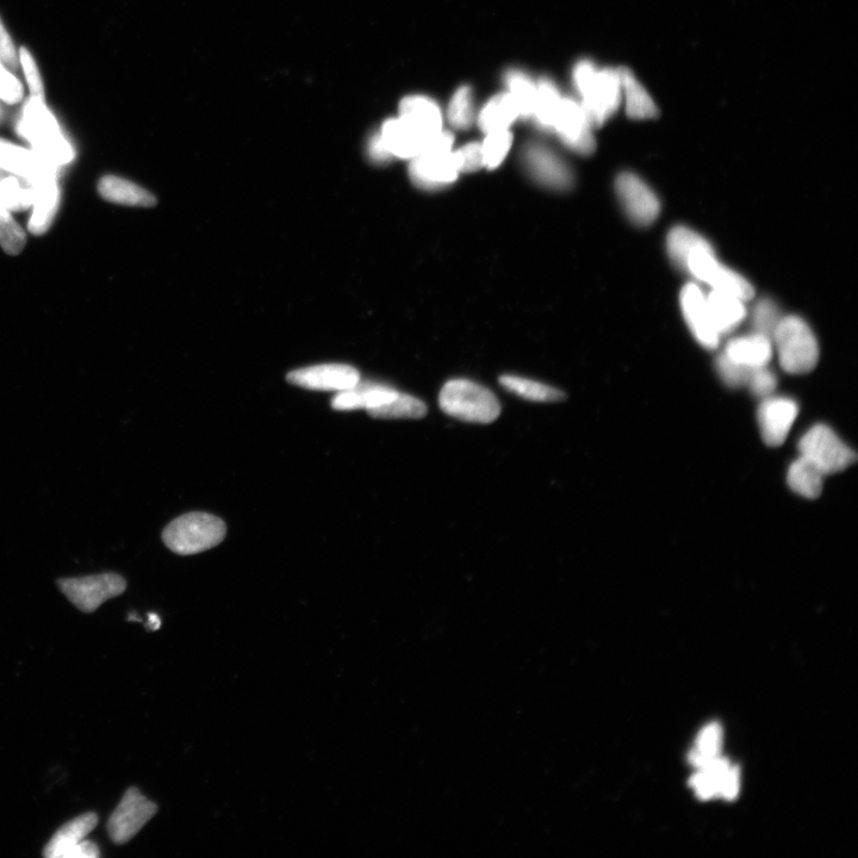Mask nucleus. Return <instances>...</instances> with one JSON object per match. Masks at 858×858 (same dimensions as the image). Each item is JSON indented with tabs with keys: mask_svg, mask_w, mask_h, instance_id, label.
Here are the masks:
<instances>
[{
	"mask_svg": "<svg viewBox=\"0 0 858 858\" xmlns=\"http://www.w3.org/2000/svg\"><path fill=\"white\" fill-rule=\"evenodd\" d=\"M572 80L593 128L601 127L617 113L623 102L618 70H599L592 61L582 60L575 66Z\"/></svg>",
	"mask_w": 858,
	"mask_h": 858,
	"instance_id": "nucleus-1",
	"label": "nucleus"
},
{
	"mask_svg": "<svg viewBox=\"0 0 858 858\" xmlns=\"http://www.w3.org/2000/svg\"><path fill=\"white\" fill-rule=\"evenodd\" d=\"M17 132L49 163L61 167L74 158L73 148L62 134L57 118L41 98L31 96L28 99L17 123Z\"/></svg>",
	"mask_w": 858,
	"mask_h": 858,
	"instance_id": "nucleus-2",
	"label": "nucleus"
},
{
	"mask_svg": "<svg viewBox=\"0 0 858 858\" xmlns=\"http://www.w3.org/2000/svg\"><path fill=\"white\" fill-rule=\"evenodd\" d=\"M440 408L447 415L471 424H491L499 419L500 402L487 388L469 379H452L439 395Z\"/></svg>",
	"mask_w": 858,
	"mask_h": 858,
	"instance_id": "nucleus-3",
	"label": "nucleus"
},
{
	"mask_svg": "<svg viewBox=\"0 0 858 858\" xmlns=\"http://www.w3.org/2000/svg\"><path fill=\"white\" fill-rule=\"evenodd\" d=\"M225 521L213 514L189 513L179 516L163 532L164 543L177 555H196L213 549L226 538Z\"/></svg>",
	"mask_w": 858,
	"mask_h": 858,
	"instance_id": "nucleus-4",
	"label": "nucleus"
},
{
	"mask_svg": "<svg viewBox=\"0 0 858 858\" xmlns=\"http://www.w3.org/2000/svg\"><path fill=\"white\" fill-rule=\"evenodd\" d=\"M781 368L792 375H804L819 362V345L810 326L798 316H783L773 338Z\"/></svg>",
	"mask_w": 858,
	"mask_h": 858,
	"instance_id": "nucleus-5",
	"label": "nucleus"
},
{
	"mask_svg": "<svg viewBox=\"0 0 858 858\" xmlns=\"http://www.w3.org/2000/svg\"><path fill=\"white\" fill-rule=\"evenodd\" d=\"M683 272L694 277L696 281L707 284L711 290L727 292L744 301L751 300L755 295L754 286L748 279L720 263L714 248L707 240L690 252Z\"/></svg>",
	"mask_w": 858,
	"mask_h": 858,
	"instance_id": "nucleus-6",
	"label": "nucleus"
},
{
	"mask_svg": "<svg viewBox=\"0 0 858 858\" xmlns=\"http://www.w3.org/2000/svg\"><path fill=\"white\" fill-rule=\"evenodd\" d=\"M801 457L810 460L825 476L838 474L856 462V453L832 428L816 425L808 429L798 445Z\"/></svg>",
	"mask_w": 858,
	"mask_h": 858,
	"instance_id": "nucleus-7",
	"label": "nucleus"
},
{
	"mask_svg": "<svg viewBox=\"0 0 858 858\" xmlns=\"http://www.w3.org/2000/svg\"><path fill=\"white\" fill-rule=\"evenodd\" d=\"M58 586L79 611L93 613L105 601L122 595L127 588V582L115 572H105L93 576L65 578L58 582Z\"/></svg>",
	"mask_w": 858,
	"mask_h": 858,
	"instance_id": "nucleus-8",
	"label": "nucleus"
},
{
	"mask_svg": "<svg viewBox=\"0 0 858 858\" xmlns=\"http://www.w3.org/2000/svg\"><path fill=\"white\" fill-rule=\"evenodd\" d=\"M521 158L528 176L546 189L568 191L575 183L574 172L567 161L544 143H527Z\"/></svg>",
	"mask_w": 858,
	"mask_h": 858,
	"instance_id": "nucleus-9",
	"label": "nucleus"
},
{
	"mask_svg": "<svg viewBox=\"0 0 858 858\" xmlns=\"http://www.w3.org/2000/svg\"><path fill=\"white\" fill-rule=\"evenodd\" d=\"M98 816L95 812L84 813L62 825L43 849L47 858H98V845L86 841L87 835L96 828Z\"/></svg>",
	"mask_w": 858,
	"mask_h": 858,
	"instance_id": "nucleus-10",
	"label": "nucleus"
},
{
	"mask_svg": "<svg viewBox=\"0 0 858 858\" xmlns=\"http://www.w3.org/2000/svg\"><path fill=\"white\" fill-rule=\"evenodd\" d=\"M158 812L157 804L147 799L138 788H129L108 820V833L115 844H126Z\"/></svg>",
	"mask_w": 858,
	"mask_h": 858,
	"instance_id": "nucleus-11",
	"label": "nucleus"
},
{
	"mask_svg": "<svg viewBox=\"0 0 858 858\" xmlns=\"http://www.w3.org/2000/svg\"><path fill=\"white\" fill-rule=\"evenodd\" d=\"M459 166L452 149H426L424 153L410 160L409 177L421 190L435 191L455 183L459 176Z\"/></svg>",
	"mask_w": 858,
	"mask_h": 858,
	"instance_id": "nucleus-12",
	"label": "nucleus"
},
{
	"mask_svg": "<svg viewBox=\"0 0 858 858\" xmlns=\"http://www.w3.org/2000/svg\"><path fill=\"white\" fill-rule=\"evenodd\" d=\"M615 191L629 220L639 227H648L661 213V203L654 190L632 172L619 174Z\"/></svg>",
	"mask_w": 858,
	"mask_h": 858,
	"instance_id": "nucleus-13",
	"label": "nucleus"
},
{
	"mask_svg": "<svg viewBox=\"0 0 858 858\" xmlns=\"http://www.w3.org/2000/svg\"><path fill=\"white\" fill-rule=\"evenodd\" d=\"M593 129L582 104L574 98L563 97L552 128L563 145L577 154H593L596 147Z\"/></svg>",
	"mask_w": 858,
	"mask_h": 858,
	"instance_id": "nucleus-14",
	"label": "nucleus"
},
{
	"mask_svg": "<svg viewBox=\"0 0 858 858\" xmlns=\"http://www.w3.org/2000/svg\"><path fill=\"white\" fill-rule=\"evenodd\" d=\"M689 786L701 800H733L741 789V773L736 766L720 756L706 766L696 769L695 774L690 777Z\"/></svg>",
	"mask_w": 858,
	"mask_h": 858,
	"instance_id": "nucleus-15",
	"label": "nucleus"
},
{
	"mask_svg": "<svg viewBox=\"0 0 858 858\" xmlns=\"http://www.w3.org/2000/svg\"><path fill=\"white\" fill-rule=\"evenodd\" d=\"M798 415V403L788 397L773 395L761 400L757 421L764 443L770 447L785 443Z\"/></svg>",
	"mask_w": 858,
	"mask_h": 858,
	"instance_id": "nucleus-16",
	"label": "nucleus"
},
{
	"mask_svg": "<svg viewBox=\"0 0 858 858\" xmlns=\"http://www.w3.org/2000/svg\"><path fill=\"white\" fill-rule=\"evenodd\" d=\"M286 379L290 384L304 389L340 393L356 387L360 373L350 365L323 364L291 371Z\"/></svg>",
	"mask_w": 858,
	"mask_h": 858,
	"instance_id": "nucleus-17",
	"label": "nucleus"
},
{
	"mask_svg": "<svg viewBox=\"0 0 858 858\" xmlns=\"http://www.w3.org/2000/svg\"><path fill=\"white\" fill-rule=\"evenodd\" d=\"M680 304L690 332L698 343L707 350L718 348L721 335L713 325L704 291L695 283H688L681 291Z\"/></svg>",
	"mask_w": 858,
	"mask_h": 858,
	"instance_id": "nucleus-18",
	"label": "nucleus"
},
{
	"mask_svg": "<svg viewBox=\"0 0 858 858\" xmlns=\"http://www.w3.org/2000/svg\"><path fill=\"white\" fill-rule=\"evenodd\" d=\"M0 170L35 182L41 178L59 177L60 167L49 163L35 151L0 139Z\"/></svg>",
	"mask_w": 858,
	"mask_h": 858,
	"instance_id": "nucleus-19",
	"label": "nucleus"
},
{
	"mask_svg": "<svg viewBox=\"0 0 858 858\" xmlns=\"http://www.w3.org/2000/svg\"><path fill=\"white\" fill-rule=\"evenodd\" d=\"M379 133L393 158L400 159L412 160L418 157L433 139L402 117L385 122Z\"/></svg>",
	"mask_w": 858,
	"mask_h": 858,
	"instance_id": "nucleus-20",
	"label": "nucleus"
},
{
	"mask_svg": "<svg viewBox=\"0 0 858 858\" xmlns=\"http://www.w3.org/2000/svg\"><path fill=\"white\" fill-rule=\"evenodd\" d=\"M34 191V201L31 208L33 214L28 223L29 232L34 235H43L51 228L58 213L60 204V190L58 177H46L31 182Z\"/></svg>",
	"mask_w": 858,
	"mask_h": 858,
	"instance_id": "nucleus-21",
	"label": "nucleus"
},
{
	"mask_svg": "<svg viewBox=\"0 0 858 858\" xmlns=\"http://www.w3.org/2000/svg\"><path fill=\"white\" fill-rule=\"evenodd\" d=\"M727 358L749 369L768 366L773 358V341L763 335L751 333L744 337L733 338L726 344L723 352Z\"/></svg>",
	"mask_w": 858,
	"mask_h": 858,
	"instance_id": "nucleus-22",
	"label": "nucleus"
},
{
	"mask_svg": "<svg viewBox=\"0 0 858 858\" xmlns=\"http://www.w3.org/2000/svg\"><path fill=\"white\" fill-rule=\"evenodd\" d=\"M706 301L713 325L721 338L741 325L746 317L745 301L735 295L711 290L706 295Z\"/></svg>",
	"mask_w": 858,
	"mask_h": 858,
	"instance_id": "nucleus-23",
	"label": "nucleus"
},
{
	"mask_svg": "<svg viewBox=\"0 0 858 858\" xmlns=\"http://www.w3.org/2000/svg\"><path fill=\"white\" fill-rule=\"evenodd\" d=\"M400 117L429 138H434L443 130V115L439 105L425 96L404 98L400 105Z\"/></svg>",
	"mask_w": 858,
	"mask_h": 858,
	"instance_id": "nucleus-24",
	"label": "nucleus"
},
{
	"mask_svg": "<svg viewBox=\"0 0 858 858\" xmlns=\"http://www.w3.org/2000/svg\"><path fill=\"white\" fill-rule=\"evenodd\" d=\"M621 83V98L625 103L626 114L633 120H651L658 116L654 99L634 74L625 67L618 68Z\"/></svg>",
	"mask_w": 858,
	"mask_h": 858,
	"instance_id": "nucleus-25",
	"label": "nucleus"
},
{
	"mask_svg": "<svg viewBox=\"0 0 858 858\" xmlns=\"http://www.w3.org/2000/svg\"><path fill=\"white\" fill-rule=\"evenodd\" d=\"M99 194L111 203L130 205V207H154L157 198L141 186L129 180L115 176H107L98 184Z\"/></svg>",
	"mask_w": 858,
	"mask_h": 858,
	"instance_id": "nucleus-26",
	"label": "nucleus"
},
{
	"mask_svg": "<svg viewBox=\"0 0 858 858\" xmlns=\"http://www.w3.org/2000/svg\"><path fill=\"white\" fill-rule=\"evenodd\" d=\"M519 118V111L512 96L509 93H500L484 105L478 114L477 123L482 132L489 134L507 130Z\"/></svg>",
	"mask_w": 858,
	"mask_h": 858,
	"instance_id": "nucleus-27",
	"label": "nucleus"
},
{
	"mask_svg": "<svg viewBox=\"0 0 858 858\" xmlns=\"http://www.w3.org/2000/svg\"><path fill=\"white\" fill-rule=\"evenodd\" d=\"M826 476L810 460L799 456L789 466L787 482L795 494L805 499H817L822 494Z\"/></svg>",
	"mask_w": 858,
	"mask_h": 858,
	"instance_id": "nucleus-28",
	"label": "nucleus"
},
{
	"mask_svg": "<svg viewBox=\"0 0 858 858\" xmlns=\"http://www.w3.org/2000/svg\"><path fill=\"white\" fill-rule=\"evenodd\" d=\"M563 97L552 80L544 78L537 84L536 102H534L533 120L544 132H552L553 122Z\"/></svg>",
	"mask_w": 858,
	"mask_h": 858,
	"instance_id": "nucleus-29",
	"label": "nucleus"
},
{
	"mask_svg": "<svg viewBox=\"0 0 858 858\" xmlns=\"http://www.w3.org/2000/svg\"><path fill=\"white\" fill-rule=\"evenodd\" d=\"M33 201L31 182L0 170V207L9 211H24L31 208Z\"/></svg>",
	"mask_w": 858,
	"mask_h": 858,
	"instance_id": "nucleus-30",
	"label": "nucleus"
},
{
	"mask_svg": "<svg viewBox=\"0 0 858 858\" xmlns=\"http://www.w3.org/2000/svg\"><path fill=\"white\" fill-rule=\"evenodd\" d=\"M723 742V727L717 723L705 726L696 738L694 748L689 752V763L695 769L706 766L721 756Z\"/></svg>",
	"mask_w": 858,
	"mask_h": 858,
	"instance_id": "nucleus-31",
	"label": "nucleus"
},
{
	"mask_svg": "<svg viewBox=\"0 0 858 858\" xmlns=\"http://www.w3.org/2000/svg\"><path fill=\"white\" fill-rule=\"evenodd\" d=\"M500 384L503 388L521 399L533 402H559L565 399L562 390L549 387V385L532 381L518 376H502Z\"/></svg>",
	"mask_w": 858,
	"mask_h": 858,
	"instance_id": "nucleus-32",
	"label": "nucleus"
},
{
	"mask_svg": "<svg viewBox=\"0 0 858 858\" xmlns=\"http://www.w3.org/2000/svg\"><path fill=\"white\" fill-rule=\"evenodd\" d=\"M508 93L514 99L521 120H530L536 102L537 85L525 72L511 70L506 74Z\"/></svg>",
	"mask_w": 858,
	"mask_h": 858,
	"instance_id": "nucleus-33",
	"label": "nucleus"
},
{
	"mask_svg": "<svg viewBox=\"0 0 858 858\" xmlns=\"http://www.w3.org/2000/svg\"><path fill=\"white\" fill-rule=\"evenodd\" d=\"M376 419H421L427 415V406L414 396L399 394L382 407L368 410Z\"/></svg>",
	"mask_w": 858,
	"mask_h": 858,
	"instance_id": "nucleus-34",
	"label": "nucleus"
},
{
	"mask_svg": "<svg viewBox=\"0 0 858 858\" xmlns=\"http://www.w3.org/2000/svg\"><path fill=\"white\" fill-rule=\"evenodd\" d=\"M706 240L695 230L677 226L670 230L667 238L668 256L677 269L685 271L687 258L694 248Z\"/></svg>",
	"mask_w": 858,
	"mask_h": 858,
	"instance_id": "nucleus-35",
	"label": "nucleus"
},
{
	"mask_svg": "<svg viewBox=\"0 0 858 858\" xmlns=\"http://www.w3.org/2000/svg\"><path fill=\"white\" fill-rule=\"evenodd\" d=\"M782 317L779 307L773 300L762 298L751 312L752 333L763 335L773 341Z\"/></svg>",
	"mask_w": 858,
	"mask_h": 858,
	"instance_id": "nucleus-36",
	"label": "nucleus"
},
{
	"mask_svg": "<svg viewBox=\"0 0 858 858\" xmlns=\"http://www.w3.org/2000/svg\"><path fill=\"white\" fill-rule=\"evenodd\" d=\"M447 118L452 127L465 130L472 126L475 120L474 95L469 86H462L452 96Z\"/></svg>",
	"mask_w": 858,
	"mask_h": 858,
	"instance_id": "nucleus-37",
	"label": "nucleus"
},
{
	"mask_svg": "<svg viewBox=\"0 0 858 858\" xmlns=\"http://www.w3.org/2000/svg\"><path fill=\"white\" fill-rule=\"evenodd\" d=\"M512 143L513 135L508 129L487 134L486 140L481 143L484 167L489 170L497 169L511 151Z\"/></svg>",
	"mask_w": 858,
	"mask_h": 858,
	"instance_id": "nucleus-38",
	"label": "nucleus"
},
{
	"mask_svg": "<svg viewBox=\"0 0 858 858\" xmlns=\"http://www.w3.org/2000/svg\"><path fill=\"white\" fill-rule=\"evenodd\" d=\"M26 242V233L11 216V211L0 207V246L10 256H17L23 251Z\"/></svg>",
	"mask_w": 858,
	"mask_h": 858,
	"instance_id": "nucleus-39",
	"label": "nucleus"
},
{
	"mask_svg": "<svg viewBox=\"0 0 858 858\" xmlns=\"http://www.w3.org/2000/svg\"><path fill=\"white\" fill-rule=\"evenodd\" d=\"M715 369H717L718 376L721 381H723L727 387L732 389L746 387L752 370H755L733 362V360L727 358L724 353L719 354L717 360H715Z\"/></svg>",
	"mask_w": 858,
	"mask_h": 858,
	"instance_id": "nucleus-40",
	"label": "nucleus"
},
{
	"mask_svg": "<svg viewBox=\"0 0 858 858\" xmlns=\"http://www.w3.org/2000/svg\"><path fill=\"white\" fill-rule=\"evenodd\" d=\"M776 387L777 378L775 373L768 369V366L752 370L749 382L746 384V388L751 391V394L760 400L773 396Z\"/></svg>",
	"mask_w": 858,
	"mask_h": 858,
	"instance_id": "nucleus-41",
	"label": "nucleus"
},
{
	"mask_svg": "<svg viewBox=\"0 0 858 858\" xmlns=\"http://www.w3.org/2000/svg\"><path fill=\"white\" fill-rule=\"evenodd\" d=\"M455 154L460 173L475 172L484 167L482 145L480 142L466 143Z\"/></svg>",
	"mask_w": 858,
	"mask_h": 858,
	"instance_id": "nucleus-42",
	"label": "nucleus"
},
{
	"mask_svg": "<svg viewBox=\"0 0 858 858\" xmlns=\"http://www.w3.org/2000/svg\"><path fill=\"white\" fill-rule=\"evenodd\" d=\"M20 61L24 76H26L27 83L29 85L31 96L41 98L45 101V89H43L39 68L36 66L33 55L30 54L26 47L21 48Z\"/></svg>",
	"mask_w": 858,
	"mask_h": 858,
	"instance_id": "nucleus-43",
	"label": "nucleus"
},
{
	"mask_svg": "<svg viewBox=\"0 0 858 858\" xmlns=\"http://www.w3.org/2000/svg\"><path fill=\"white\" fill-rule=\"evenodd\" d=\"M23 86L14 74L8 71L0 61V99L6 104H17L22 101Z\"/></svg>",
	"mask_w": 858,
	"mask_h": 858,
	"instance_id": "nucleus-44",
	"label": "nucleus"
},
{
	"mask_svg": "<svg viewBox=\"0 0 858 858\" xmlns=\"http://www.w3.org/2000/svg\"><path fill=\"white\" fill-rule=\"evenodd\" d=\"M18 55L14 42H12L8 31H6L2 18H0V61L11 71L18 70Z\"/></svg>",
	"mask_w": 858,
	"mask_h": 858,
	"instance_id": "nucleus-45",
	"label": "nucleus"
},
{
	"mask_svg": "<svg viewBox=\"0 0 858 858\" xmlns=\"http://www.w3.org/2000/svg\"><path fill=\"white\" fill-rule=\"evenodd\" d=\"M368 154L372 163L375 164H387L393 159V155L390 154L389 149L385 146L381 133L372 135L368 145Z\"/></svg>",
	"mask_w": 858,
	"mask_h": 858,
	"instance_id": "nucleus-46",
	"label": "nucleus"
},
{
	"mask_svg": "<svg viewBox=\"0 0 858 858\" xmlns=\"http://www.w3.org/2000/svg\"><path fill=\"white\" fill-rule=\"evenodd\" d=\"M149 625H151V629L153 631H157L159 629L161 621L158 615L149 614Z\"/></svg>",
	"mask_w": 858,
	"mask_h": 858,
	"instance_id": "nucleus-47",
	"label": "nucleus"
},
{
	"mask_svg": "<svg viewBox=\"0 0 858 858\" xmlns=\"http://www.w3.org/2000/svg\"><path fill=\"white\" fill-rule=\"evenodd\" d=\"M0 115H2V110H0Z\"/></svg>",
	"mask_w": 858,
	"mask_h": 858,
	"instance_id": "nucleus-48",
	"label": "nucleus"
}]
</instances>
